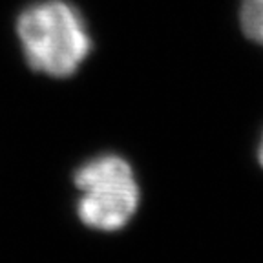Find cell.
Returning <instances> with one entry per match:
<instances>
[{"label": "cell", "mask_w": 263, "mask_h": 263, "mask_svg": "<svg viewBox=\"0 0 263 263\" xmlns=\"http://www.w3.org/2000/svg\"><path fill=\"white\" fill-rule=\"evenodd\" d=\"M16 35L28 64L49 77L73 75L91 51L86 22L64 0H42L24 9Z\"/></svg>", "instance_id": "cell-1"}, {"label": "cell", "mask_w": 263, "mask_h": 263, "mask_svg": "<svg viewBox=\"0 0 263 263\" xmlns=\"http://www.w3.org/2000/svg\"><path fill=\"white\" fill-rule=\"evenodd\" d=\"M75 186L81 190L77 214L90 229L115 232L130 223L139 206L137 185L130 163L108 154L84 163L75 172Z\"/></svg>", "instance_id": "cell-2"}, {"label": "cell", "mask_w": 263, "mask_h": 263, "mask_svg": "<svg viewBox=\"0 0 263 263\" xmlns=\"http://www.w3.org/2000/svg\"><path fill=\"white\" fill-rule=\"evenodd\" d=\"M239 22L247 37L263 46V0H243Z\"/></svg>", "instance_id": "cell-3"}, {"label": "cell", "mask_w": 263, "mask_h": 263, "mask_svg": "<svg viewBox=\"0 0 263 263\" xmlns=\"http://www.w3.org/2000/svg\"><path fill=\"white\" fill-rule=\"evenodd\" d=\"M258 161L263 166V137H261V143H259V148H258Z\"/></svg>", "instance_id": "cell-4"}]
</instances>
